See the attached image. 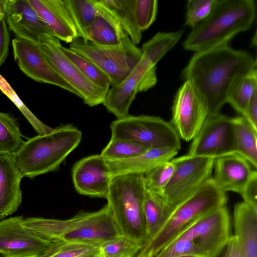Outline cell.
<instances>
[{"label": "cell", "instance_id": "cell-10", "mask_svg": "<svg viewBox=\"0 0 257 257\" xmlns=\"http://www.w3.org/2000/svg\"><path fill=\"white\" fill-rule=\"evenodd\" d=\"M110 127L112 138L131 141L148 148L181 149L176 130L160 117L129 114L113 121Z\"/></svg>", "mask_w": 257, "mask_h": 257}, {"label": "cell", "instance_id": "cell-27", "mask_svg": "<svg viewBox=\"0 0 257 257\" xmlns=\"http://www.w3.org/2000/svg\"><path fill=\"white\" fill-rule=\"evenodd\" d=\"M236 154L257 167V130L243 116L232 117Z\"/></svg>", "mask_w": 257, "mask_h": 257}, {"label": "cell", "instance_id": "cell-30", "mask_svg": "<svg viewBox=\"0 0 257 257\" xmlns=\"http://www.w3.org/2000/svg\"><path fill=\"white\" fill-rule=\"evenodd\" d=\"M64 55L92 84L106 92L110 87L108 77L92 62L69 48L61 46Z\"/></svg>", "mask_w": 257, "mask_h": 257}, {"label": "cell", "instance_id": "cell-16", "mask_svg": "<svg viewBox=\"0 0 257 257\" xmlns=\"http://www.w3.org/2000/svg\"><path fill=\"white\" fill-rule=\"evenodd\" d=\"M14 57L22 71L39 82L58 86L80 97L79 93L53 69L37 43L16 37L12 40Z\"/></svg>", "mask_w": 257, "mask_h": 257}, {"label": "cell", "instance_id": "cell-28", "mask_svg": "<svg viewBox=\"0 0 257 257\" xmlns=\"http://www.w3.org/2000/svg\"><path fill=\"white\" fill-rule=\"evenodd\" d=\"M17 119L0 111V156L15 155L24 143Z\"/></svg>", "mask_w": 257, "mask_h": 257}, {"label": "cell", "instance_id": "cell-45", "mask_svg": "<svg viewBox=\"0 0 257 257\" xmlns=\"http://www.w3.org/2000/svg\"><path fill=\"white\" fill-rule=\"evenodd\" d=\"M139 252L135 256H133V257H143V256H141L139 255Z\"/></svg>", "mask_w": 257, "mask_h": 257}, {"label": "cell", "instance_id": "cell-15", "mask_svg": "<svg viewBox=\"0 0 257 257\" xmlns=\"http://www.w3.org/2000/svg\"><path fill=\"white\" fill-rule=\"evenodd\" d=\"M208 117L207 108L189 81H184L175 96L171 124L180 139L192 140Z\"/></svg>", "mask_w": 257, "mask_h": 257}, {"label": "cell", "instance_id": "cell-40", "mask_svg": "<svg viewBox=\"0 0 257 257\" xmlns=\"http://www.w3.org/2000/svg\"><path fill=\"white\" fill-rule=\"evenodd\" d=\"M241 197L243 201L257 207V172L248 183Z\"/></svg>", "mask_w": 257, "mask_h": 257}, {"label": "cell", "instance_id": "cell-9", "mask_svg": "<svg viewBox=\"0 0 257 257\" xmlns=\"http://www.w3.org/2000/svg\"><path fill=\"white\" fill-rule=\"evenodd\" d=\"M69 48L94 63L108 77L110 87L120 84L142 55L141 49L128 36L115 46H100L79 37L70 44Z\"/></svg>", "mask_w": 257, "mask_h": 257}, {"label": "cell", "instance_id": "cell-18", "mask_svg": "<svg viewBox=\"0 0 257 257\" xmlns=\"http://www.w3.org/2000/svg\"><path fill=\"white\" fill-rule=\"evenodd\" d=\"M5 20L16 37L37 43L46 35H52L28 0H4Z\"/></svg>", "mask_w": 257, "mask_h": 257}, {"label": "cell", "instance_id": "cell-22", "mask_svg": "<svg viewBox=\"0 0 257 257\" xmlns=\"http://www.w3.org/2000/svg\"><path fill=\"white\" fill-rule=\"evenodd\" d=\"M234 235L242 257H257V207L244 201L233 209Z\"/></svg>", "mask_w": 257, "mask_h": 257}, {"label": "cell", "instance_id": "cell-37", "mask_svg": "<svg viewBox=\"0 0 257 257\" xmlns=\"http://www.w3.org/2000/svg\"><path fill=\"white\" fill-rule=\"evenodd\" d=\"M215 0H189L186 6L185 25L194 28L210 13Z\"/></svg>", "mask_w": 257, "mask_h": 257}, {"label": "cell", "instance_id": "cell-7", "mask_svg": "<svg viewBox=\"0 0 257 257\" xmlns=\"http://www.w3.org/2000/svg\"><path fill=\"white\" fill-rule=\"evenodd\" d=\"M145 186L144 174L114 176L105 199L121 235L141 244L147 242L143 209Z\"/></svg>", "mask_w": 257, "mask_h": 257}, {"label": "cell", "instance_id": "cell-14", "mask_svg": "<svg viewBox=\"0 0 257 257\" xmlns=\"http://www.w3.org/2000/svg\"><path fill=\"white\" fill-rule=\"evenodd\" d=\"M236 154L232 117L208 116L193 139L187 155L215 159Z\"/></svg>", "mask_w": 257, "mask_h": 257}, {"label": "cell", "instance_id": "cell-23", "mask_svg": "<svg viewBox=\"0 0 257 257\" xmlns=\"http://www.w3.org/2000/svg\"><path fill=\"white\" fill-rule=\"evenodd\" d=\"M92 1L96 7V14L87 31L84 41L100 46L120 45L128 35L110 12L99 4L97 0Z\"/></svg>", "mask_w": 257, "mask_h": 257}, {"label": "cell", "instance_id": "cell-42", "mask_svg": "<svg viewBox=\"0 0 257 257\" xmlns=\"http://www.w3.org/2000/svg\"><path fill=\"white\" fill-rule=\"evenodd\" d=\"M224 257H242L236 237L231 235L223 249Z\"/></svg>", "mask_w": 257, "mask_h": 257}, {"label": "cell", "instance_id": "cell-48", "mask_svg": "<svg viewBox=\"0 0 257 257\" xmlns=\"http://www.w3.org/2000/svg\"><path fill=\"white\" fill-rule=\"evenodd\" d=\"M182 257H195V256H182Z\"/></svg>", "mask_w": 257, "mask_h": 257}, {"label": "cell", "instance_id": "cell-19", "mask_svg": "<svg viewBox=\"0 0 257 257\" xmlns=\"http://www.w3.org/2000/svg\"><path fill=\"white\" fill-rule=\"evenodd\" d=\"M243 157L233 154L215 159L212 176L218 187L224 192L242 194L248 183L256 173Z\"/></svg>", "mask_w": 257, "mask_h": 257}, {"label": "cell", "instance_id": "cell-36", "mask_svg": "<svg viewBox=\"0 0 257 257\" xmlns=\"http://www.w3.org/2000/svg\"><path fill=\"white\" fill-rule=\"evenodd\" d=\"M47 257H101L99 245L61 242Z\"/></svg>", "mask_w": 257, "mask_h": 257}, {"label": "cell", "instance_id": "cell-44", "mask_svg": "<svg viewBox=\"0 0 257 257\" xmlns=\"http://www.w3.org/2000/svg\"><path fill=\"white\" fill-rule=\"evenodd\" d=\"M215 257H224L223 249Z\"/></svg>", "mask_w": 257, "mask_h": 257}, {"label": "cell", "instance_id": "cell-20", "mask_svg": "<svg viewBox=\"0 0 257 257\" xmlns=\"http://www.w3.org/2000/svg\"><path fill=\"white\" fill-rule=\"evenodd\" d=\"M52 34L67 43L79 35L63 0H28Z\"/></svg>", "mask_w": 257, "mask_h": 257}, {"label": "cell", "instance_id": "cell-8", "mask_svg": "<svg viewBox=\"0 0 257 257\" xmlns=\"http://www.w3.org/2000/svg\"><path fill=\"white\" fill-rule=\"evenodd\" d=\"M226 193L209 178L192 196L171 213L159 231L141 250L142 256L154 257L184 228L195 219L218 208L226 206Z\"/></svg>", "mask_w": 257, "mask_h": 257}, {"label": "cell", "instance_id": "cell-38", "mask_svg": "<svg viewBox=\"0 0 257 257\" xmlns=\"http://www.w3.org/2000/svg\"><path fill=\"white\" fill-rule=\"evenodd\" d=\"M158 6L156 0L136 1V19L138 28L142 33L148 29L155 21Z\"/></svg>", "mask_w": 257, "mask_h": 257}, {"label": "cell", "instance_id": "cell-5", "mask_svg": "<svg viewBox=\"0 0 257 257\" xmlns=\"http://www.w3.org/2000/svg\"><path fill=\"white\" fill-rule=\"evenodd\" d=\"M231 235L229 215L224 206L189 224L154 257H215Z\"/></svg>", "mask_w": 257, "mask_h": 257}, {"label": "cell", "instance_id": "cell-46", "mask_svg": "<svg viewBox=\"0 0 257 257\" xmlns=\"http://www.w3.org/2000/svg\"><path fill=\"white\" fill-rule=\"evenodd\" d=\"M143 257H153V256L151 254H148L147 255H145Z\"/></svg>", "mask_w": 257, "mask_h": 257}, {"label": "cell", "instance_id": "cell-21", "mask_svg": "<svg viewBox=\"0 0 257 257\" xmlns=\"http://www.w3.org/2000/svg\"><path fill=\"white\" fill-rule=\"evenodd\" d=\"M23 177L14 155L0 156V220L13 214L21 205Z\"/></svg>", "mask_w": 257, "mask_h": 257}, {"label": "cell", "instance_id": "cell-32", "mask_svg": "<svg viewBox=\"0 0 257 257\" xmlns=\"http://www.w3.org/2000/svg\"><path fill=\"white\" fill-rule=\"evenodd\" d=\"M148 149L131 141L111 138L100 155L108 161L123 160L136 157Z\"/></svg>", "mask_w": 257, "mask_h": 257}, {"label": "cell", "instance_id": "cell-4", "mask_svg": "<svg viewBox=\"0 0 257 257\" xmlns=\"http://www.w3.org/2000/svg\"><path fill=\"white\" fill-rule=\"evenodd\" d=\"M25 227L50 240L67 243L99 245L120 235L107 204L95 212L81 211L66 220L29 217Z\"/></svg>", "mask_w": 257, "mask_h": 257}, {"label": "cell", "instance_id": "cell-26", "mask_svg": "<svg viewBox=\"0 0 257 257\" xmlns=\"http://www.w3.org/2000/svg\"><path fill=\"white\" fill-rule=\"evenodd\" d=\"M143 209L147 238L146 244L162 228L172 212L161 196L146 187Z\"/></svg>", "mask_w": 257, "mask_h": 257}, {"label": "cell", "instance_id": "cell-24", "mask_svg": "<svg viewBox=\"0 0 257 257\" xmlns=\"http://www.w3.org/2000/svg\"><path fill=\"white\" fill-rule=\"evenodd\" d=\"M178 151L166 148H149L134 158L119 161H108L113 176L128 173L145 174L158 166L169 161Z\"/></svg>", "mask_w": 257, "mask_h": 257}, {"label": "cell", "instance_id": "cell-1", "mask_svg": "<svg viewBox=\"0 0 257 257\" xmlns=\"http://www.w3.org/2000/svg\"><path fill=\"white\" fill-rule=\"evenodd\" d=\"M255 69L256 61L250 54L227 45L195 53L181 76L195 87L208 117L219 113L234 86Z\"/></svg>", "mask_w": 257, "mask_h": 257}, {"label": "cell", "instance_id": "cell-47", "mask_svg": "<svg viewBox=\"0 0 257 257\" xmlns=\"http://www.w3.org/2000/svg\"><path fill=\"white\" fill-rule=\"evenodd\" d=\"M27 257H44V256H27Z\"/></svg>", "mask_w": 257, "mask_h": 257}, {"label": "cell", "instance_id": "cell-12", "mask_svg": "<svg viewBox=\"0 0 257 257\" xmlns=\"http://www.w3.org/2000/svg\"><path fill=\"white\" fill-rule=\"evenodd\" d=\"M22 216L0 221V254L4 257L49 256L62 242L47 239L25 227Z\"/></svg>", "mask_w": 257, "mask_h": 257}, {"label": "cell", "instance_id": "cell-6", "mask_svg": "<svg viewBox=\"0 0 257 257\" xmlns=\"http://www.w3.org/2000/svg\"><path fill=\"white\" fill-rule=\"evenodd\" d=\"M82 133L72 124L58 126L50 133L24 142L14 155L24 177L33 179L56 171L80 144Z\"/></svg>", "mask_w": 257, "mask_h": 257}, {"label": "cell", "instance_id": "cell-35", "mask_svg": "<svg viewBox=\"0 0 257 257\" xmlns=\"http://www.w3.org/2000/svg\"><path fill=\"white\" fill-rule=\"evenodd\" d=\"M175 169V165L171 160L144 174L146 188L161 196Z\"/></svg>", "mask_w": 257, "mask_h": 257}, {"label": "cell", "instance_id": "cell-39", "mask_svg": "<svg viewBox=\"0 0 257 257\" xmlns=\"http://www.w3.org/2000/svg\"><path fill=\"white\" fill-rule=\"evenodd\" d=\"M10 41V33L5 18L0 22V66L8 55Z\"/></svg>", "mask_w": 257, "mask_h": 257}, {"label": "cell", "instance_id": "cell-11", "mask_svg": "<svg viewBox=\"0 0 257 257\" xmlns=\"http://www.w3.org/2000/svg\"><path fill=\"white\" fill-rule=\"evenodd\" d=\"M215 160L188 155L172 159L175 169L161 196L171 212L194 194L212 176Z\"/></svg>", "mask_w": 257, "mask_h": 257}, {"label": "cell", "instance_id": "cell-2", "mask_svg": "<svg viewBox=\"0 0 257 257\" xmlns=\"http://www.w3.org/2000/svg\"><path fill=\"white\" fill-rule=\"evenodd\" d=\"M183 34L181 30L158 32L143 45L141 58L129 75L107 92L102 104L108 112L117 119L129 115V108L137 93L147 91L157 83V63L174 47Z\"/></svg>", "mask_w": 257, "mask_h": 257}, {"label": "cell", "instance_id": "cell-13", "mask_svg": "<svg viewBox=\"0 0 257 257\" xmlns=\"http://www.w3.org/2000/svg\"><path fill=\"white\" fill-rule=\"evenodd\" d=\"M37 44L53 69L79 93L84 103L90 107L103 103L107 92L92 84L64 55L57 38L46 35L40 38Z\"/></svg>", "mask_w": 257, "mask_h": 257}, {"label": "cell", "instance_id": "cell-29", "mask_svg": "<svg viewBox=\"0 0 257 257\" xmlns=\"http://www.w3.org/2000/svg\"><path fill=\"white\" fill-rule=\"evenodd\" d=\"M63 1L74 23L79 38L85 40L87 31L96 16V6L92 0Z\"/></svg>", "mask_w": 257, "mask_h": 257}, {"label": "cell", "instance_id": "cell-3", "mask_svg": "<svg viewBox=\"0 0 257 257\" xmlns=\"http://www.w3.org/2000/svg\"><path fill=\"white\" fill-rule=\"evenodd\" d=\"M255 14L253 0H215L209 15L183 42V48L196 53L227 45L234 36L250 27Z\"/></svg>", "mask_w": 257, "mask_h": 257}, {"label": "cell", "instance_id": "cell-17", "mask_svg": "<svg viewBox=\"0 0 257 257\" xmlns=\"http://www.w3.org/2000/svg\"><path fill=\"white\" fill-rule=\"evenodd\" d=\"M113 177L108 162L100 154L81 159L72 169L75 189L89 197L106 198Z\"/></svg>", "mask_w": 257, "mask_h": 257}, {"label": "cell", "instance_id": "cell-41", "mask_svg": "<svg viewBox=\"0 0 257 257\" xmlns=\"http://www.w3.org/2000/svg\"><path fill=\"white\" fill-rule=\"evenodd\" d=\"M242 116L257 130V90L252 94Z\"/></svg>", "mask_w": 257, "mask_h": 257}, {"label": "cell", "instance_id": "cell-25", "mask_svg": "<svg viewBox=\"0 0 257 257\" xmlns=\"http://www.w3.org/2000/svg\"><path fill=\"white\" fill-rule=\"evenodd\" d=\"M116 19L133 43L139 44L142 33L138 28L135 15L136 0H97Z\"/></svg>", "mask_w": 257, "mask_h": 257}, {"label": "cell", "instance_id": "cell-34", "mask_svg": "<svg viewBox=\"0 0 257 257\" xmlns=\"http://www.w3.org/2000/svg\"><path fill=\"white\" fill-rule=\"evenodd\" d=\"M0 90L20 109L38 135L48 134L54 130V128L42 122L30 110L8 82L1 74Z\"/></svg>", "mask_w": 257, "mask_h": 257}, {"label": "cell", "instance_id": "cell-31", "mask_svg": "<svg viewBox=\"0 0 257 257\" xmlns=\"http://www.w3.org/2000/svg\"><path fill=\"white\" fill-rule=\"evenodd\" d=\"M257 90L256 69L242 78L230 92L227 103L242 116L253 93Z\"/></svg>", "mask_w": 257, "mask_h": 257}, {"label": "cell", "instance_id": "cell-33", "mask_svg": "<svg viewBox=\"0 0 257 257\" xmlns=\"http://www.w3.org/2000/svg\"><path fill=\"white\" fill-rule=\"evenodd\" d=\"M142 248L141 244L121 234L99 245L101 257H133Z\"/></svg>", "mask_w": 257, "mask_h": 257}, {"label": "cell", "instance_id": "cell-43", "mask_svg": "<svg viewBox=\"0 0 257 257\" xmlns=\"http://www.w3.org/2000/svg\"><path fill=\"white\" fill-rule=\"evenodd\" d=\"M4 0H0V22L5 18Z\"/></svg>", "mask_w": 257, "mask_h": 257}]
</instances>
